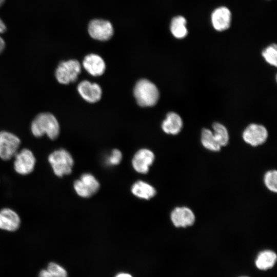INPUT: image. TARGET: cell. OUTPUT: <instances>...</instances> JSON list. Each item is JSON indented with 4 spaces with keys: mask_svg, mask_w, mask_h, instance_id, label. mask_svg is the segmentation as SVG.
<instances>
[{
    "mask_svg": "<svg viewBox=\"0 0 277 277\" xmlns=\"http://www.w3.org/2000/svg\"><path fill=\"white\" fill-rule=\"evenodd\" d=\"M210 21L213 29L218 32L228 29L231 24L232 14L230 9L226 6H220L211 12Z\"/></svg>",
    "mask_w": 277,
    "mask_h": 277,
    "instance_id": "9",
    "label": "cell"
},
{
    "mask_svg": "<svg viewBox=\"0 0 277 277\" xmlns=\"http://www.w3.org/2000/svg\"><path fill=\"white\" fill-rule=\"evenodd\" d=\"M262 56L269 64L276 66L277 47L275 44H272L263 50Z\"/></svg>",
    "mask_w": 277,
    "mask_h": 277,
    "instance_id": "23",
    "label": "cell"
},
{
    "mask_svg": "<svg viewBox=\"0 0 277 277\" xmlns=\"http://www.w3.org/2000/svg\"><path fill=\"white\" fill-rule=\"evenodd\" d=\"M276 254L271 250H264L257 255L255 265L261 270H267L272 268L276 263Z\"/></svg>",
    "mask_w": 277,
    "mask_h": 277,
    "instance_id": "17",
    "label": "cell"
},
{
    "mask_svg": "<svg viewBox=\"0 0 277 277\" xmlns=\"http://www.w3.org/2000/svg\"><path fill=\"white\" fill-rule=\"evenodd\" d=\"M82 66L87 72L93 76H100L106 70V64L103 58L98 54L91 53L86 55Z\"/></svg>",
    "mask_w": 277,
    "mask_h": 277,
    "instance_id": "14",
    "label": "cell"
},
{
    "mask_svg": "<svg viewBox=\"0 0 277 277\" xmlns=\"http://www.w3.org/2000/svg\"><path fill=\"white\" fill-rule=\"evenodd\" d=\"M77 90L81 96L88 103H95L101 99L102 90L96 83L82 81L78 84Z\"/></svg>",
    "mask_w": 277,
    "mask_h": 277,
    "instance_id": "11",
    "label": "cell"
},
{
    "mask_svg": "<svg viewBox=\"0 0 277 277\" xmlns=\"http://www.w3.org/2000/svg\"><path fill=\"white\" fill-rule=\"evenodd\" d=\"M122 154L118 149H114L107 159V163L111 165L118 164L121 161Z\"/></svg>",
    "mask_w": 277,
    "mask_h": 277,
    "instance_id": "25",
    "label": "cell"
},
{
    "mask_svg": "<svg viewBox=\"0 0 277 277\" xmlns=\"http://www.w3.org/2000/svg\"><path fill=\"white\" fill-rule=\"evenodd\" d=\"M88 31L90 36L93 39L106 41L109 39L113 34V28L108 21L94 19L90 22Z\"/></svg>",
    "mask_w": 277,
    "mask_h": 277,
    "instance_id": "7",
    "label": "cell"
},
{
    "mask_svg": "<svg viewBox=\"0 0 277 277\" xmlns=\"http://www.w3.org/2000/svg\"><path fill=\"white\" fill-rule=\"evenodd\" d=\"M212 128L213 134L220 146L222 147L227 145L229 141V134L226 128L219 123H214Z\"/></svg>",
    "mask_w": 277,
    "mask_h": 277,
    "instance_id": "22",
    "label": "cell"
},
{
    "mask_svg": "<svg viewBox=\"0 0 277 277\" xmlns=\"http://www.w3.org/2000/svg\"><path fill=\"white\" fill-rule=\"evenodd\" d=\"M131 192L136 196L146 200L153 197L156 193L153 186L142 181H137L132 185Z\"/></svg>",
    "mask_w": 277,
    "mask_h": 277,
    "instance_id": "19",
    "label": "cell"
},
{
    "mask_svg": "<svg viewBox=\"0 0 277 277\" xmlns=\"http://www.w3.org/2000/svg\"><path fill=\"white\" fill-rule=\"evenodd\" d=\"M133 95L140 106L149 107L157 103L160 93L154 83L147 79L143 78L136 83L133 88Z\"/></svg>",
    "mask_w": 277,
    "mask_h": 277,
    "instance_id": "2",
    "label": "cell"
},
{
    "mask_svg": "<svg viewBox=\"0 0 277 277\" xmlns=\"http://www.w3.org/2000/svg\"><path fill=\"white\" fill-rule=\"evenodd\" d=\"M201 143L207 149L212 151H219L221 147L216 141L212 131L208 129H204L201 134Z\"/></svg>",
    "mask_w": 277,
    "mask_h": 277,
    "instance_id": "20",
    "label": "cell"
},
{
    "mask_svg": "<svg viewBox=\"0 0 277 277\" xmlns=\"http://www.w3.org/2000/svg\"><path fill=\"white\" fill-rule=\"evenodd\" d=\"M76 193L83 197H89L95 193L100 188V184L90 173H85L76 180L73 184Z\"/></svg>",
    "mask_w": 277,
    "mask_h": 277,
    "instance_id": "8",
    "label": "cell"
},
{
    "mask_svg": "<svg viewBox=\"0 0 277 277\" xmlns=\"http://www.w3.org/2000/svg\"><path fill=\"white\" fill-rule=\"evenodd\" d=\"M14 156V168L17 173L25 175L33 171L36 159L31 150L24 148L17 151Z\"/></svg>",
    "mask_w": 277,
    "mask_h": 277,
    "instance_id": "6",
    "label": "cell"
},
{
    "mask_svg": "<svg viewBox=\"0 0 277 277\" xmlns=\"http://www.w3.org/2000/svg\"><path fill=\"white\" fill-rule=\"evenodd\" d=\"M186 18L182 15L173 17L170 22V30L172 35L176 38L182 39L186 37L188 33Z\"/></svg>",
    "mask_w": 277,
    "mask_h": 277,
    "instance_id": "18",
    "label": "cell"
},
{
    "mask_svg": "<svg viewBox=\"0 0 277 277\" xmlns=\"http://www.w3.org/2000/svg\"><path fill=\"white\" fill-rule=\"evenodd\" d=\"M170 218L174 226L177 228L191 226L195 220L193 212L187 207L175 208L171 213Z\"/></svg>",
    "mask_w": 277,
    "mask_h": 277,
    "instance_id": "12",
    "label": "cell"
},
{
    "mask_svg": "<svg viewBox=\"0 0 277 277\" xmlns=\"http://www.w3.org/2000/svg\"><path fill=\"white\" fill-rule=\"evenodd\" d=\"M48 160L56 176L62 177L71 173L74 161L71 154L66 149L53 151L49 155Z\"/></svg>",
    "mask_w": 277,
    "mask_h": 277,
    "instance_id": "3",
    "label": "cell"
},
{
    "mask_svg": "<svg viewBox=\"0 0 277 277\" xmlns=\"http://www.w3.org/2000/svg\"><path fill=\"white\" fill-rule=\"evenodd\" d=\"M154 160V154L149 149L143 148L137 151L132 160L134 169L140 173L148 172Z\"/></svg>",
    "mask_w": 277,
    "mask_h": 277,
    "instance_id": "13",
    "label": "cell"
},
{
    "mask_svg": "<svg viewBox=\"0 0 277 277\" xmlns=\"http://www.w3.org/2000/svg\"><path fill=\"white\" fill-rule=\"evenodd\" d=\"M38 277H68V274L62 266L50 262L46 269H43L39 272Z\"/></svg>",
    "mask_w": 277,
    "mask_h": 277,
    "instance_id": "21",
    "label": "cell"
},
{
    "mask_svg": "<svg viewBox=\"0 0 277 277\" xmlns=\"http://www.w3.org/2000/svg\"><path fill=\"white\" fill-rule=\"evenodd\" d=\"M183 122L180 116L173 112L168 113L163 122L162 128L167 134L175 135L181 130Z\"/></svg>",
    "mask_w": 277,
    "mask_h": 277,
    "instance_id": "16",
    "label": "cell"
},
{
    "mask_svg": "<svg viewBox=\"0 0 277 277\" xmlns=\"http://www.w3.org/2000/svg\"><path fill=\"white\" fill-rule=\"evenodd\" d=\"M5 48V42L4 39L0 36V54L3 51Z\"/></svg>",
    "mask_w": 277,
    "mask_h": 277,
    "instance_id": "27",
    "label": "cell"
},
{
    "mask_svg": "<svg viewBox=\"0 0 277 277\" xmlns=\"http://www.w3.org/2000/svg\"><path fill=\"white\" fill-rule=\"evenodd\" d=\"M241 277H247V276H241Z\"/></svg>",
    "mask_w": 277,
    "mask_h": 277,
    "instance_id": "30",
    "label": "cell"
},
{
    "mask_svg": "<svg viewBox=\"0 0 277 277\" xmlns=\"http://www.w3.org/2000/svg\"><path fill=\"white\" fill-rule=\"evenodd\" d=\"M5 0H0V7L3 5Z\"/></svg>",
    "mask_w": 277,
    "mask_h": 277,
    "instance_id": "29",
    "label": "cell"
},
{
    "mask_svg": "<svg viewBox=\"0 0 277 277\" xmlns=\"http://www.w3.org/2000/svg\"><path fill=\"white\" fill-rule=\"evenodd\" d=\"M81 72V65L76 60H69L61 62L55 71L57 82L67 85L75 82Z\"/></svg>",
    "mask_w": 277,
    "mask_h": 277,
    "instance_id": "4",
    "label": "cell"
},
{
    "mask_svg": "<svg viewBox=\"0 0 277 277\" xmlns=\"http://www.w3.org/2000/svg\"><path fill=\"white\" fill-rule=\"evenodd\" d=\"M268 137L266 128L261 125H249L243 133L244 141L252 146H258L265 142Z\"/></svg>",
    "mask_w": 277,
    "mask_h": 277,
    "instance_id": "10",
    "label": "cell"
},
{
    "mask_svg": "<svg viewBox=\"0 0 277 277\" xmlns=\"http://www.w3.org/2000/svg\"><path fill=\"white\" fill-rule=\"evenodd\" d=\"M264 182L267 188L271 192L277 191V172L275 170L268 171L264 175Z\"/></svg>",
    "mask_w": 277,
    "mask_h": 277,
    "instance_id": "24",
    "label": "cell"
},
{
    "mask_svg": "<svg viewBox=\"0 0 277 277\" xmlns=\"http://www.w3.org/2000/svg\"><path fill=\"white\" fill-rule=\"evenodd\" d=\"M21 144L15 134L5 131L0 132V158L8 161L14 156Z\"/></svg>",
    "mask_w": 277,
    "mask_h": 277,
    "instance_id": "5",
    "label": "cell"
},
{
    "mask_svg": "<svg viewBox=\"0 0 277 277\" xmlns=\"http://www.w3.org/2000/svg\"><path fill=\"white\" fill-rule=\"evenodd\" d=\"M33 135L39 137L46 134L50 140H55L59 135L60 127L55 116L49 112L37 114L31 124Z\"/></svg>",
    "mask_w": 277,
    "mask_h": 277,
    "instance_id": "1",
    "label": "cell"
},
{
    "mask_svg": "<svg viewBox=\"0 0 277 277\" xmlns=\"http://www.w3.org/2000/svg\"><path fill=\"white\" fill-rule=\"evenodd\" d=\"M21 225V219L13 210L4 208L0 210V229L8 231L17 230Z\"/></svg>",
    "mask_w": 277,
    "mask_h": 277,
    "instance_id": "15",
    "label": "cell"
},
{
    "mask_svg": "<svg viewBox=\"0 0 277 277\" xmlns=\"http://www.w3.org/2000/svg\"><path fill=\"white\" fill-rule=\"evenodd\" d=\"M7 30V27L4 23V22L2 21L1 18H0V33H4Z\"/></svg>",
    "mask_w": 277,
    "mask_h": 277,
    "instance_id": "26",
    "label": "cell"
},
{
    "mask_svg": "<svg viewBox=\"0 0 277 277\" xmlns=\"http://www.w3.org/2000/svg\"><path fill=\"white\" fill-rule=\"evenodd\" d=\"M115 277H132L130 274L126 273H120Z\"/></svg>",
    "mask_w": 277,
    "mask_h": 277,
    "instance_id": "28",
    "label": "cell"
}]
</instances>
